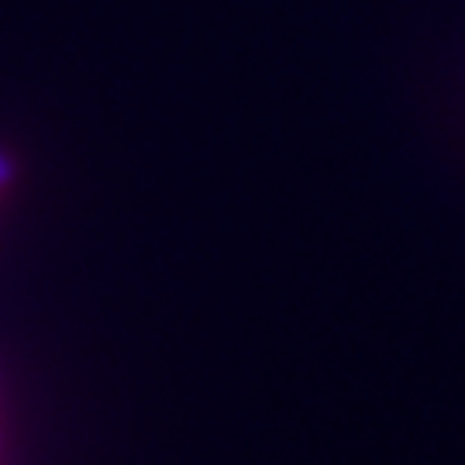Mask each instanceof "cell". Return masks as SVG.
I'll use <instances>...</instances> for the list:
<instances>
[{
  "instance_id": "1",
  "label": "cell",
  "mask_w": 465,
  "mask_h": 465,
  "mask_svg": "<svg viewBox=\"0 0 465 465\" xmlns=\"http://www.w3.org/2000/svg\"><path fill=\"white\" fill-rule=\"evenodd\" d=\"M7 183V163H4V159H0V186Z\"/></svg>"
}]
</instances>
